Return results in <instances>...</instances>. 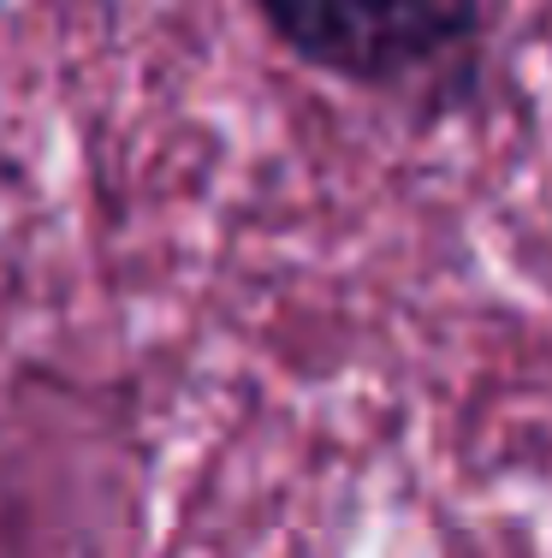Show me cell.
<instances>
[{
    "instance_id": "cell-1",
    "label": "cell",
    "mask_w": 552,
    "mask_h": 558,
    "mask_svg": "<svg viewBox=\"0 0 552 558\" xmlns=\"http://www.w3.org/2000/svg\"><path fill=\"white\" fill-rule=\"evenodd\" d=\"M268 36L309 72L368 96L476 84L488 12L481 0H256Z\"/></svg>"
}]
</instances>
